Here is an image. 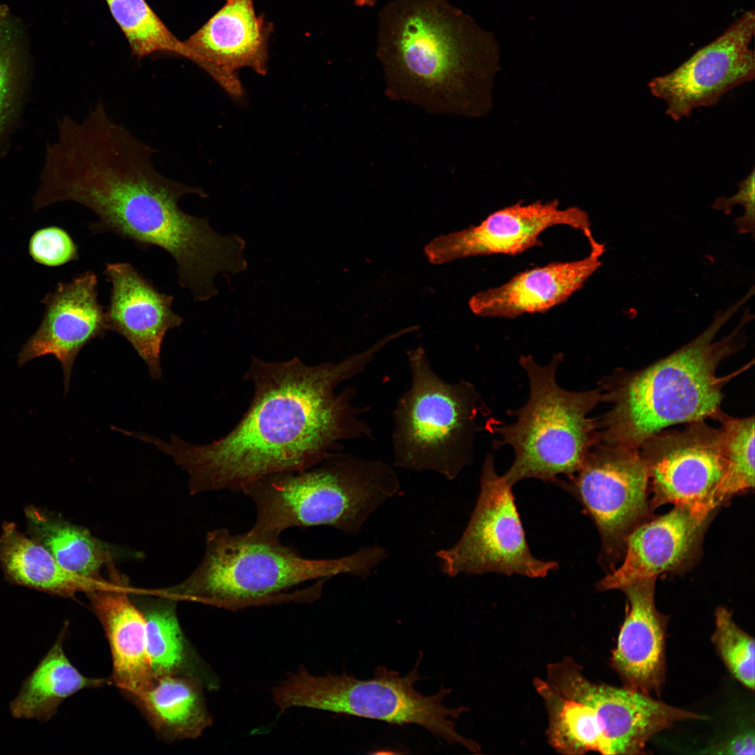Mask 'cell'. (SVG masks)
<instances>
[{
  "label": "cell",
  "instance_id": "1",
  "mask_svg": "<svg viewBox=\"0 0 755 755\" xmlns=\"http://www.w3.org/2000/svg\"><path fill=\"white\" fill-rule=\"evenodd\" d=\"M385 347L380 340L338 362L310 366L299 358L266 361L252 357L244 375L254 386L250 406L236 426L211 443L194 445L175 435L151 443L189 475L191 494L241 491L275 473L312 468L340 450L341 443L371 436L352 403L355 391L337 392Z\"/></svg>",
  "mask_w": 755,
  "mask_h": 755
},
{
  "label": "cell",
  "instance_id": "2",
  "mask_svg": "<svg viewBox=\"0 0 755 755\" xmlns=\"http://www.w3.org/2000/svg\"><path fill=\"white\" fill-rule=\"evenodd\" d=\"M154 151L115 122L92 127L62 154L52 179L53 198L91 210L98 217L89 226L93 233L111 232L141 247L164 250L176 263L179 285L194 301H209L219 293L218 274L247 269L245 241L235 233L216 232L206 217L182 210V196L207 195L159 173L152 161Z\"/></svg>",
  "mask_w": 755,
  "mask_h": 755
},
{
  "label": "cell",
  "instance_id": "3",
  "mask_svg": "<svg viewBox=\"0 0 755 755\" xmlns=\"http://www.w3.org/2000/svg\"><path fill=\"white\" fill-rule=\"evenodd\" d=\"M375 52L384 92L437 115L479 116L497 69L492 35L449 0H391L379 12Z\"/></svg>",
  "mask_w": 755,
  "mask_h": 755
},
{
  "label": "cell",
  "instance_id": "4",
  "mask_svg": "<svg viewBox=\"0 0 755 755\" xmlns=\"http://www.w3.org/2000/svg\"><path fill=\"white\" fill-rule=\"evenodd\" d=\"M753 296L749 290L693 340L651 366L619 372L600 383L602 402L610 410L598 422L600 442L639 449L669 426L722 415V389L733 375L719 377L720 364L745 345L744 328L753 315L748 309L726 336L714 340L724 325Z\"/></svg>",
  "mask_w": 755,
  "mask_h": 755
},
{
  "label": "cell",
  "instance_id": "5",
  "mask_svg": "<svg viewBox=\"0 0 755 755\" xmlns=\"http://www.w3.org/2000/svg\"><path fill=\"white\" fill-rule=\"evenodd\" d=\"M387 556L378 545L336 559L303 557L280 537L225 528L208 532L196 569L174 586L155 590L176 601L201 603L236 612L251 607L318 600L329 577L349 574L367 578Z\"/></svg>",
  "mask_w": 755,
  "mask_h": 755
},
{
  "label": "cell",
  "instance_id": "6",
  "mask_svg": "<svg viewBox=\"0 0 755 755\" xmlns=\"http://www.w3.org/2000/svg\"><path fill=\"white\" fill-rule=\"evenodd\" d=\"M394 468L382 460L336 452L312 468L257 480L241 491L256 508L250 531L280 537L289 528L322 525L357 535L371 515L398 493Z\"/></svg>",
  "mask_w": 755,
  "mask_h": 755
},
{
  "label": "cell",
  "instance_id": "7",
  "mask_svg": "<svg viewBox=\"0 0 755 755\" xmlns=\"http://www.w3.org/2000/svg\"><path fill=\"white\" fill-rule=\"evenodd\" d=\"M564 360L556 354L545 365L531 355H522L519 364L529 386L526 403L508 411L515 421L510 424H491L498 438L495 448L508 445L515 457L502 475L511 487L525 479L556 483L559 476L573 475L590 451L600 443L598 422L589 416L602 402L600 387L570 391L561 387L556 373Z\"/></svg>",
  "mask_w": 755,
  "mask_h": 755
},
{
  "label": "cell",
  "instance_id": "8",
  "mask_svg": "<svg viewBox=\"0 0 755 755\" xmlns=\"http://www.w3.org/2000/svg\"><path fill=\"white\" fill-rule=\"evenodd\" d=\"M407 354L411 384L394 411V466L454 480L473 461L484 403L470 382L440 378L422 347Z\"/></svg>",
  "mask_w": 755,
  "mask_h": 755
},
{
  "label": "cell",
  "instance_id": "9",
  "mask_svg": "<svg viewBox=\"0 0 755 755\" xmlns=\"http://www.w3.org/2000/svg\"><path fill=\"white\" fill-rule=\"evenodd\" d=\"M422 656L405 675L378 666L369 680H359L345 672L315 675L300 666L272 688V700L282 712L305 707L396 725L415 724L448 744L458 743L472 752H479L477 743L455 729L454 720L468 710L444 705L451 689L442 686L431 696L415 689V684L421 680L418 668Z\"/></svg>",
  "mask_w": 755,
  "mask_h": 755
},
{
  "label": "cell",
  "instance_id": "10",
  "mask_svg": "<svg viewBox=\"0 0 755 755\" xmlns=\"http://www.w3.org/2000/svg\"><path fill=\"white\" fill-rule=\"evenodd\" d=\"M436 556L441 572L449 577L497 573L538 578L559 567L531 554L512 487L497 474L491 454L484 459L480 494L465 531L454 545Z\"/></svg>",
  "mask_w": 755,
  "mask_h": 755
},
{
  "label": "cell",
  "instance_id": "11",
  "mask_svg": "<svg viewBox=\"0 0 755 755\" xmlns=\"http://www.w3.org/2000/svg\"><path fill=\"white\" fill-rule=\"evenodd\" d=\"M556 484L594 522L602 542L600 563L611 571L624 555L628 535L648 519L651 509L647 468L639 449L599 443L573 475Z\"/></svg>",
  "mask_w": 755,
  "mask_h": 755
},
{
  "label": "cell",
  "instance_id": "12",
  "mask_svg": "<svg viewBox=\"0 0 755 755\" xmlns=\"http://www.w3.org/2000/svg\"><path fill=\"white\" fill-rule=\"evenodd\" d=\"M639 449L653 492L651 509L672 503L710 519L726 468L720 429L695 422L682 430L661 431Z\"/></svg>",
  "mask_w": 755,
  "mask_h": 755
},
{
  "label": "cell",
  "instance_id": "13",
  "mask_svg": "<svg viewBox=\"0 0 755 755\" xmlns=\"http://www.w3.org/2000/svg\"><path fill=\"white\" fill-rule=\"evenodd\" d=\"M755 31L754 10L745 11L717 38L675 69L648 83L650 93L666 103L675 121L712 106L735 87L755 77V54L749 44Z\"/></svg>",
  "mask_w": 755,
  "mask_h": 755
},
{
  "label": "cell",
  "instance_id": "14",
  "mask_svg": "<svg viewBox=\"0 0 755 755\" xmlns=\"http://www.w3.org/2000/svg\"><path fill=\"white\" fill-rule=\"evenodd\" d=\"M546 681L561 695L596 712L608 755L643 754L656 733L677 721L707 718L626 687L592 682L570 658L549 664Z\"/></svg>",
  "mask_w": 755,
  "mask_h": 755
},
{
  "label": "cell",
  "instance_id": "15",
  "mask_svg": "<svg viewBox=\"0 0 755 755\" xmlns=\"http://www.w3.org/2000/svg\"><path fill=\"white\" fill-rule=\"evenodd\" d=\"M561 224L582 231L589 240L594 238L589 215L578 207L561 209L557 200L518 202L494 212L477 226L436 238L424 252L433 264L478 255H516L541 245V233Z\"/></svg>",
  "mask_w": 755,
  "mask_h": 755
},
{
  "label": "cell",
  "instance_id": "16",
  "mask_svg": "<svg viewBox=\"0 0 755 755\" xmlns=\"http://www.w3.org/2000/svg\"><path fill=\"white\" fill-rule=\"evenodd\" d=\"M271 29L264 17L256 13L253 0H226L185 43L189 60L241 103L245 94L236 71L249 67L259 74L266 73Z\"/></svg>",
  "mask_w": 755,
  "mask_h": 755
},
{
  "label": "cell",
  "instance_id": "17",
  "mask_svg": "<svg viewBox=\"0 0 755 755\" xmlns=\"http://www.w3.org/2000/svg\"><path fill=\"white\" fill-rule=\"evenodd\" d=\"M97 297L98 278L91 271L69 282H60L44 298L43 320L23 345L18 364L22 366L33 359L53 355L61 364L66 393L80 351L108 331L106 313Z\"/></svg>",
  "mask_w": 755,
  "mask_h": 755
},
{
  "label": "cell",
  "instance_id": "18",
  "mask_svg": "<svg viewBox=\"0 0 755 755\" xmlns=\"http://www.w3.org/2000/svg\"><path fill=\"white\" fill-rule=\"evenodd\" d=\"M111 285L106 311L108 331L122 336L147 364L154 379L161 376L160 352L166 332L183 319L172 310L173 296L161 292L131 264L107 263Z\"/></svg>",
  "mask_w": 755,
  "mask_h": 755
},
{
  "label": "cell",
  "instance_id": "19",
  "mask_svg": "<svg viewBox=\"0 0 755 755\" xmlns=\"http://www.w3.org/2000/svg\"><path fill=\"white\" fill-rule=\"evenodd\" d=\"M710 519L675 506L647 519L625 541L624 560L597 584L599 590L620 589L631 582L687 567L696 558Z\"/></svg>",
  "mask_w": 755,
  "mask_h": 755
},
{
  "label": "cell",
  "instance_id": "20",
  "mask_svg": "<svg viewBox=\"0 0 755 755\" xmlns=\"http://www.w3.org/2000/svg\"><path fill=\"white\" fill-rule=\"evenodd\" d=\"M655 577L628 584L619 590L627 603L611 664L624 687L659 696L666 675L668 617L654 601Z\"/></svg>",
  "mask_w": 755,
  "mask_h": 755
},
{
  "label": "cell",
  "instance_id": "21",
  "mask_svg": "<svg viewBox=\"0 0 755 755\" xmlns=\"http://www.w3.org/2000/svg\"><path fill=\"white\" fill-rule=\"evenodd\" d=\"M588 257L553 262L521 272L506 283L472 296L469 307L476 315L514 319L523 314L545 312L566 302L601 266L605 246L589 242Z\"/></svg>",
  "mask_w": 755,
  "mask_h": 755
},
{
  "label": "cell",
  "instance_id": "22",
  "mask_svg": "<svg viewBox=\"0 0 755 755\" xmlns=\"http://www.w3.org/2000/svg\"><path fill=\"white\" fill-rule=\"evenodd\" d=\"M108 570L110 580L86 594L110 645V682L130 699L145 689L154 678L145 621L131 598V590L114 565Z\"/></svg>",
  "mask_w": 755,
  "mask_h": 755
},
{
  "label": "cell",
  "instance_id": "23",
  "mask_svg": "<svg viewBox=\"0 0 755 755\" xmlns=\"http://www.w3.org/2000/svg\"><path fill=\"white\" fill-rule=\"evenodd\" d=\"M131 598L145 621L148 652L154 677L194 678L204 689L217 691L220 682L186 638L177 617L176 600L158 594L131 590Z\"/></svg>",
  "mask_w": 755,
  "mask_h": 755
},
{
  "label": "cell",
  "instance_id": "24",
  "mask_svg": "<svg viewBox=\"0 0 755 755\" xmlns=\"http://www.w3.org/2000/svg\"><path fill=\"white\" fill-rule=\"evenodd\" d=\"M204 689L194 678L168 675L154 677L130 699L163 740L196 739L213 722Z\"/></svg>",
  "mask_w": 755,
  "mask_h": 755
},
{
  "label": "cell",
  "instance_id": "25",
  "mask_svg": "<svg viewBox=\"0 0 755 755\" xmlns=\"http://www.w3.org/2000/svg\"><path fill=\"white\" fill-rule=\"evenodd\" d=\"M68 628V625L63 627L56 642L24 681L17 696L10 703V711L13 717L48 721L69 696L82 689L101 687L110 682L86 677L71 663L63 649Z\"/></svg>",
  "mask_w": 755,
  "mask_h": 755
},
{
  "label": "cell",
  "instance_id": "26",
  "mask_svg": "<svg viewBox=\"0 0 755 755\" xmlns=\"http://www.w3.org/2000/svg\"><path fill=\"white\" fill-rule=\"evenodd\" d=\"M0 562L11 582L62 597L87 594L108 581L95 582L69 572L12 522L3 524L0 535Z\"/></svg>",
  "mask_w": 755,
  "mask_h": 755
},
{
  "label": "cell",
  "instance_id": "27",
  "mask_svg": "<svg viewBox=\"0 0 755 755\" xmlns=\"http://www.w3.org/2000/svg\"><path fill=\"white\" fill-rule=\"evenodd\" d=\"M30 538L45 548L69 572L103 582L101 570L113 563L107 546L86 528L48 510L30 505L25 510Z\"/></svg>",
  "mask_w": 755,
  "mask_h": 755
},
{
  "label": "cell",
  "instance_id": "28",
  "mask_svg": "<svg viewBox=\"0 0 755 755\" xmlns=\"http://www.w3.org/2000/svg\"><path fill=\"white\" fill-rule=\"evenodd\" d=\"M533 684L545 702L548 742L554 749L566 755L590 751L608 754L598 718L591 707L561 695L546 680L535 678Z\"/></svg>",
  "mask_w": 755,
  "mask_h": 755
},
{
  "label": "cell",
  "instance_id": "29",
  "mask_svg": "<svg viewBox=\"0 0 755 755\" xmlns=\"http://www.w3.org/2000/svg\"><path fill=\"white\" fill-rule=\"evenodd\" d=\"M106 1L134 56L142 58L156 52H166L189 59V51L185 41L173 35L145 0Z\"/></svg>",
  "mask_w": 755,
  "mask_h": 755
},
{
  "label": "cell",
  "instance_id": "30",
  "mask_svg": "<svg viewBox=\"0 0 755 755\" xmlns=\"http://www.w3.org/2000/svg\"><path fill=\"white\" fill-rule=\"evenodd\" d=\"M17 24L0 8V146L23 101L27 82V56Z\"/></svg>",
  "mask_w": 755,
  "mask_h": 755
},
{
  "label": "cell",
  "instance_id": "31",
  "mask_svg": "<svg viewBox=\"0 0 755 755\" xmlns=\"http://www.w3.org/2000/svg\"><path fill=\"white\" fill-rule=\"evenodd\" d=\"M719 419L726 468L716 496L717 507L734 495L754 487V417Z\"/></svg>",
  "mask_w": 755,
  "mask_h": 755
},
{
  "label": "cell",
  "instance_id": "32",
  "mask_svg": "<svg viewBox=\"0 0 755 755\" xmlns=\"http://www.w3.org/2000/svg\"><path fill=\"white\" fill-rule=\"evenodd\" d=\"M712 641L731 675L743 686L754 689V640L733 621L724 607L715 611Z\"/></svg>",
  "mask_w": 755,
  "mask_h": 755
},
{
  "label": "cell",
  "instance_id": "33",
  "mask_svg": "<svg viewBox=\"0 0 755 755\" xmlns=\"http://www.w3.org/2000/svg\"><path fill=\"white\" fill-rule=\"evenodd\" d=\"M29 250L36 262L47 266H59L78 259L77 245L66 231L57 226L36 231Z\"/></svg>",
  "mask_w": 755,
  "mask_h": 755
},
{
  "label": "cell",
  "instance_id": "34",
  "mask_svg": "<svg viewBox=\"0 0 755 755\" xmlns=\"http://www.w3.org/2000/svg\"><path fill=\"white\" fill-rule=\"evenodd\" d=\"M754 168L738 184V191L729 197H719L713 203L712 208L722 210L726 215H730L732 208L736 205L744 208V213L737 217L734 222L738 233L745 234L754 232Z\"/></svg>",
  "mask_w": 755,
  "mask_h": 755
},
{
  "label": "cell",
  "instance_id": "35",
  "mask_svg": "<svg viewBox=\"0 0 755 755\" xmlns=\"http://www.w3.org/2000/svg\"><path fill=\"white\" fill-rule=\"evenodd\" d=\"M754 729H745L706 749L707 754H754Z\"/></svg>",
  "mask_w": 755,
  "mask_h": 755
},
{
  "label": "cell",
  "instance_id": "36",
  "mask_svg": "<svg viewBox=\"0 0 755 755\" xmlns=\"http://www.w3.org/2000/svg\"><path fill=\"white\" fill-rule=\"evenodd\" d=\"M378 0H352L358 6H373Z\"/></svg>",
  "mask_w": 755,
  "mask_h": 755
}]
</instances>
